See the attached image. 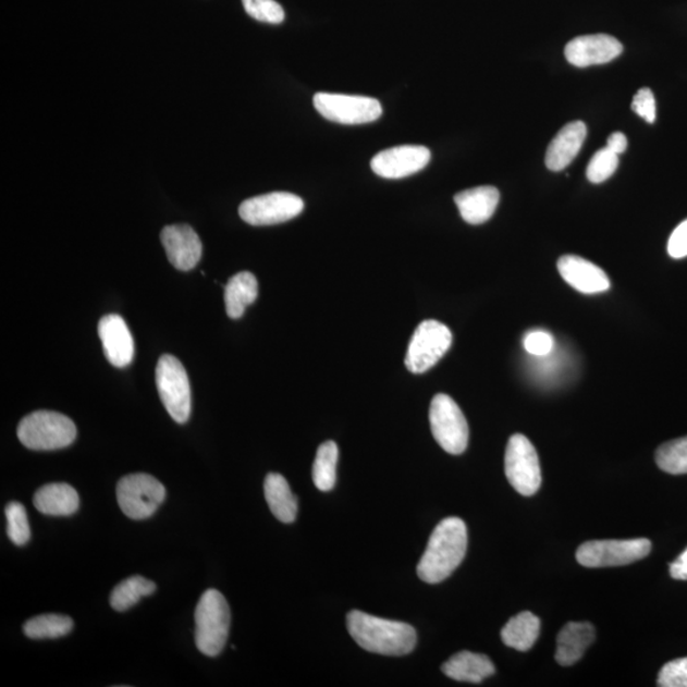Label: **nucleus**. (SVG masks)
I'll list each match as a JSON object with an SVG mask.
<instances>
[{
	"instance_id": "f257e3e1",
	"label": "nucleus",
	"mask_w": 687,
	"mask_h": 687,
	"mask_svg": "<svg viewBox=\"0 0 687 687\" xmlns=\"http://www.w3.org/2000/svg\"><path fill=\"white\" fill-rule=\"evenodd\" d=\"M467 550V527L462 518H445L434 528L418 564V576L430 585L441 584L463 563Z\"/></svg>"
},
{
	"instance_id": "f03ea898",
	"label": "nucleus",
	"mask_w": 687,
	"mask_h": 687,
	"mask_svg": "<svg viewBox=\"0 0 687 687\" xmlns=\"http://www.w3.org/2000/svg\"><path fill=\"white\" fill-rule=\"evenodd\" d=\"M346 626L357 643L367 652L402 657L417 647V631L412 625L387 621L354 610L346 616Z\"/></svg>"
},
{
	"instance_id": "7ed1b4c3",
	"label": "nucleus",
	"mask_w": 687,
	"mask_h": 687,
	"mask_svg": "<svg viewBox=\"0 0 687 687\" xmlns=\"http://www.w3.org/2000/svg\"><path fill=\"white\" fill-rule=\"evenodd\" d=\"M231 611L224 596L217 590L203 593L195 611V643L203 654H221L230 636Z\"/></svg>"
},
{
	"instance_id": "20e7f679",
	"label": "nucleus",
	"mask_w": 687,
	"mask_h": 687,
	"mask_svg": "<svg viewBox=\"0 0 687 687\" xmlns=\"http://www.w3.org/2000/svg\"><path fill=\"white\" fill-rule=\"evenodd\" d=\"M17 434L29 450L54 451L70 447L77 438V427L63 414L40 410L21 420Z\"/></svg>"
},
{
	"instance_id": "39448f33",
	"label": "nucleus",
	"mask_w": 687,
	"mask_h": 687,
	"mask_svg": "<svg viewBox=\"0 0 687 687\" xmlns=\"http://www.w3.org/2000/svg\"><path fill=\"white\" fill-rule=\"evenodd\" d=\"M156 383L165 410L179 425H185L192 414V389L183 364L164 354L157 364Z\"/></svg>"
},
{
	"instance_id": "423d86ee",
	"label": "nucleus",
	"mask_w": 687,
	"mask_h": 687,
	"mask_svg": "<svg viewBox=\"0 0 687 687\" xmlns=\"http://www.w3.org/2000/svg\"><path fill=\"white\" fill-rule=\"evenodd\" d=\"M430 429L434 440L451 455H462L469 444V426L455 400L438 394L430 403Z\"/></svg>"
},
{
	"instance_id": "0eeeda50",
	"label": "nucleus",
	"mask_w": 687,
	"mask_h": 687,
	"mask_svg": "<svg viewBox=\"0 0 687 687\" xmlns=\"http://www.w3.org/2000/svg\"><path fill=\"white\" fill-rule=\"evenodd\" d=\"M451 345L452 332L444 323L435 320L422 321L407 346L406 368L415 375L429 371L444 357Z\"/></svg>"
},
{
	"instance_id": "6e6552de",
	"label": "nucleus",
	"mask_w": 687,
	"mask_h": 687,
	"mask_svg": "<svg viewBox=\"0 0 687 687\" xmlns=\"http://www.w3.org/2000/svg\"><path fill=\"white\" fill-rule=\"evenodd\" d=\"M116 495L125 516L146 519L152 517L163 503L165 489L152 475L132 474L119 481Z\"/></svg>"
},
{
	"instance_id": "1a4fd4ad",
	"label": "nucleus",
	"mask_w": 687,
	"mask_h": 687,
	"mask_svg": "<svg viewBox=\"0 0 687 687\" xmlns=\"http://www.w3.org/2000/svg\"><path fill=\"white\" fill-rule=\"evenodd\" d=\"M651 550L648 539L588 541L577 550V561L586 568H608L636 563Z\"/></svg>"
},
{
	"instance_id": "9d476101",
	"label": "nucleus",
	"mask_w": 687,
	"mask_h": 687,
	"mask_svg": "<svg viewBox=\"0 0 687 687\" xmlns=\"http://www.w3.org/2000/svg\"><path fill=\"white\" fill-rule=\"evenodd\" d=\"M314 105L324 119L344 125L373 123L382 115L380 101L366 96L320 93L315 95Z\"/></svg>"
},
{
	"instance_id": "9b49d317",
	"label": "nucleus",
	"mask_w": 687,
	"mask_h": 687,
	"mask_svg": "<svg viewBox=\"0 0 687 687\" xmlns=\"http://www.w3.org/2000/svg\"><path fill=\"white\" fill-rule=\"evenodd\" d=\"M505 477L520 495L531 496L541 487L538 452L524 434L511 437L505 450Z\"/></svg>"
},
{
	"instance_id": "f8f14e48",
	"label": "nucleus",
	"mask_w": 687,
	"mask_h": 687,
	"mask_svg": "<svg viewBox=\"0 0 687 687\" xmlns=\"http://www.w3.org/2000/svg\"><path fill=\"white\" fill-rule=\"evenodd\" d=\"M305 203L291 193L255 196L241 204L238 213L252 225H274L291 221L304 211Z\"/></svg>"
},
{
	"instance_id": "ddd939ff",
	"label": "nucleus",
	"mask_w": 687,
	"mask_h": 687,
	"mask_svg": "<svg viewBox=\"0 0 687 687\" xmlns=\"http://www.w3.org/2000/svg\"><path fill=\"white\" fill-rule=\"evenodd\" d=\"M430 157V150L422 146L389 148L372 158L371 168L380 177L404 179L426 169Z\"/></svg>"
},
{
	"instance_id": "4468645a",
	"label": "nucleus",
	"mask_w": 687,
	"mask_h": 687,
	"mask_svg": "<svg viewBox=\"0 0 687 687\" xmlns=\"http://www.w3.org/2000/svg\"><path fill=\"white\" fill-rule=\"evenodd\" d=\"M622 52V42L613 36L603 34L576 37L564 50L566 60L579 68L613 62Z\"/></svg>"
},
{
	"instance_id": "2eb2a0df",
	"label": "nucleus",
	"mask_w": 687,
	"mask_h": 687,
	"mask_svg": "<svg viewBox=\"0 0 687 687\" xmlns=\"http://www.w3.org/2000/svg\"><path fill=\"white\" fill-rule=\"evenodd\" d=\"M161 241L169 261L181 271L193 270L201 259V241L191 225L164 226Z\"/></svg>"
},
{
	"instance_id": "dca6fc26",
	"label": "nucleus",
	"mask_w": 687,
	"mask_h": 687,
	"mask_svg": "<svg viewBox=\"0 0 687 687\" xmlns=\"http://www.w3.org/2000/svg\"><path fill=\"white\" fill-rule=\"evenodd\" d=\"M105 357L113 367L124 368L134 358V340L122 316L108 315L98 323Z\"/></svg>"
},
{
	"instance_id": "f3484780",
	"label": "nucleus",
	"mask_w": 687,
	"mask_h": 687,
	"mask_svg": "<svg viewBox=\"0 0 687 687\" xmlns=\"http://www.w3.org/2000/svg\"><path fill=\"white\" fill-rule=\"evenodd\" d=\"M557 270L564 281L580 293L596 294L610 290L611 283L605 271L579 256H563L557 261Z\"/></svg>"
},
{
	"instance_id": "a211bd4d",
	"label": "nucleus",
	"mask_w": 687,
	"mask_h": 687,
	"mask_svg": "<svg viewBox=\"0 0 687 687\" xmlns=\"http://www.w3.org/2000/svg\"><path fill=\"white\" fill-rule=\"evenodd\" d=\"M587 137V126L582 122L566 124L556 134L547 150L545 163L554 172L562 171L575 161Z\"/></svg>"
},
{
	"instance_id": "6ab92c4d",
	"label": "nucleus",
	"mask_w": 687,
	"mask_h": 687,
	"mask_svg": "<svg viewBox=\"0 0 687 687\" xmlns=\"http://www.w3.org/2000/svg\"><path fill=\"white\" fill-rule=\"evenodd\" d=\"M500 192L493 186H479L458 193L455 203L465 222L482 224L495 213L500 204Z\"/></svg>"
},
{
	"instance_id": "aec40b11",
	"label": "nucleus",
	"mask_w": 687,
	"mask_h": 687,
	"mask_svg": "<svg viewBox=\"0 0 687 687\" xmlns=\"http://www.w3.org/2000/svg\"><path fill=\"white\" fill-rule=\"evenodd\" d=\"M596 630L590 623H568L557 636L555 659L562 666H572L582 659L593 643Z\"/></svg>"
},
{
	"instance_id": "412c9836",
	"label": "nucleus",
	"mask_w": 687,
	"mask_h": 687,
	"mask_svg": "<svg viewBox=\"0 0 687 687\" xmlns=\"http://www.w3.org/2000/svg\"><path fill=\"white\" fill-rule=\"evenodd\" d=\"M443 674L456 682L480 684L495 674L489 657L469 651L452 655L442 666Z\"/></svg>"
},
{
	"instance_id": "4be33fe9",
	"label": "nucleus",
	"mask_w": 687,
	"mask_h": 687,
	"mask_svg": "<svg viewBox=\"0 0 687 687\" xmlns=\"http://www.w3.org/2000/svg\"><path fill=\"white\" fill-rule=\"evenodd\" d=\"M34 505L42 515L65 517L72 516L79 508V495L70 484L58 482L37 490Z\"/></svg>"
},
{
	"instance_id": "5701e85b",
	"label": "nucleus",
	"mask_w": 687,
	"mask_h": 687,
	"mask_svg": "<svg viewBox=\"0 0 687 687\" xmlns=\"http://www.w3.org/2000/svg\"><path fill=\"white\" fill-rule=\"evenodd\" d=\"M263 493L269 508L283 524H292L298 513L297 496L281 474L271 473L263 482Z\"/></svg>"
},
{
	"instance_id": "b1692460",
	"label": "nucleus",
	"mask_w": 687,
	"mask_h": 687,
	"mask_svg": "<svg viewBox=\"0 0 687 687\" xmlns=\"http://www.w3.org/2000/svg\"><path fill=\"white\" fill-rule=\"evenodd\" d=\"M259 296L258 279L250 271H241L233 275L224 289V304L226 315L231 319H240L245 309L253 305Z\"/></svg>"
},
{
	"instance_id": "393cba45",
	"label": "nucleus",
	"mask_w": 687,
	"mask_h": 687,
	"mask_svg": "<svg viewBox=\"0 0 687 687\" xmlns=\"http://www.w3.org/2000/svg\"><path fill=\"white\" fill-rule=\"evenodd\" d=\"M540 618L530 611L512 617L502 630L503 643L519 652L530 651L540 636Z\"/></svg>"
},
{
	"instance_id": "a878e982",
	"label": "nucleus",
	"mask_w": 687,
	"mask_h": 687,
	"mask_svg": "<svg viewBox=\"0 0 687 687\" xmlns=\"http://www.w3.org/2000/svg\"><path fill=\"white\" fill-rule=\"evenodd\" d=\"M156 590V584L145 577L134 576L127 578L113 588L110 596L111 608L123 613V611L137 605L140 599L154 594Z\"/></svg>"
},
{
	"instance_id": "bb28decb",
	"label": "nucleus",
	"mask_w": 687,
	"mask_h": 687,
	"mask_svg": "<svg viewBox=\"0 0 687 687\" xmlns=\"http://www.w3.org/2000/svg\"><path fill=\"white\" fill-rule=\"evenodd\" d=\"M338 458L339 449L335 442H324L317 450L312 478L316 488L321 492H329L335 487Z\"/></svg>"
},
{
	"instance_id": "cd10ccee",
	"label": "nucleus",
	"mask_w": 687,
	"mask_h": 687,
	"mask_svg": "<svg viewBox=\"0 0 687 687\" xmlns=\"http://www.w3.org/2000/svg\"><path fill=\"white\" fill-rule=\"evenodd\" d=\"M70 616L48 614L32 618L24 625L25 636L29 639H57L65 637L73 629Z\"/></svg>"
},
{
	"instance_id": "c85d7f7f",
	"label": "nucleus",
	"mask_w": 687,
	"mask_h": 687,
	"mask_svg": "<svg viewBox=\"0 0 687 687\" xmlns=\"http://www.w3.org/2000/svg\"><path fill=\"white\" fill-rule=\"evenodd\" d=\"M655 463L664 473L687 474V437L662 444L655 452Z\"/></svg>"
},
{
	"instance_id": "c756f323",
	"label": "nucleus",
	"mask_w": 687,
	"mask_h": 687,
	"mask_svg": "<svg viewBox=\"0 0 687 687\" xmlns=\"http://www.w3.org/2000/svg\"><path fill=\"white\" fill-rule=\"evenodd\" d=\"M7 517V533L9 538L17 547H24L32 538V530H29L27 513L19 502H11L5 507Z\"/></svg>"
},
{
	"instance_id": "7c9ffc66",
	"label": "nucleus",
	"mask_w": 687,
	"mask_h": 687,
	"mask_svg": "<svg viewBox=\"0 0 687 687\" xmlns=\"http://www.w3.org/2000/svg\"><path fill=\"white\" fill-rule=\"evenodd\" d=\"M618 165V156L605 147L596 152L587 168V179L593 184H601L614 175Z\"/></svg>"
},
{
	"instance_id": "2f4dec72",
	"label": "nucleus",
	"mask_w": 687,
	"mask_h": 687,
	"mask_svg": "<svg viewBox=\"0 0 687 687\" xmlns=\"http://www.w3.org/2000/svg\"><path fill=\"white\" fill-rule=\"evenodd\" d=\"M248 16L266 22V24L279 25L285 19L282 5L275 0H243Z\"/></svg>"
},
{
	"instance_id": "473e14b6",
	"label": "nucleus",
	"mask_w": 687,
	"mask_h": 687,
	"mask_svg": "<svg viewBox=\"0 0 687 687\" xmlns=\"http://www.w3.org/2000/svg\"><path fill=\"white\" fill-rule=\"evenodd\" d=\"M657 685L661 687H687V657L671 661L662 667Z\"/></svg>"
},
{
	"instance_id": "72a5a7b5",
	"label": "nucleus",
	"mask_w": 687,
	"mask_h": 687,
	"mask_svg": "<svg viewBox=\"0 0 687 687\" xmlns=\"http://www.w3.org/2000/svg\"><path fill=\"white\" fill-rule=\"evenodd\" d=\"M631 109L640 118H643L647 123L653 124L655 122L657 109L655 98L651 89L641 88L633 98Z\"/></svg>"
},
{
	"instance_id": "f704fd0d",
	"label": "nucleus",
	"mask_w": 687,
	"mask_h": 687,
	"mask_svg": "<svg viewBox=\"0 0 687 687\" xmlns=\"http://www.w3.org/2000/svg\"><path fill=\"white\" fill-rule=\"evenodd\" d=\"M525 349L536 357L547 356L554 348V339L547 331L528 332L524 340Z\"/></svg>"
},
{
	"instance_id": "c9c22d12",
	"label": "nucleus",
	"mask_w": 687,
	"mask_h": 687,
	"mask_svg": "<svg viewBox=\"0 0 687 687\" xmlns=\"http://www.w3.org/2000/svg\"><path fill=\"white\" fill-rule=\"evenodd\" d=\"M671 258L683 259L687 256V219L672 232L668 241Z\"/></svg>"
},
{
	"instance_id": "e433bc0d",
	"label": "nucleus",
	"mask_w": 687,
	"mask_h": 687,
	"mask_svg": "<svg viewBox=\"0 0 687 687\" xmlns=\"http://www.w3.org/2000/svg\"><path fill=\"white\" fill-rule=\"evenodd\" d=\"M670 575L677 580H687V549L670 565Z\"/></svg>"
},
{
	"instance_id": "4c0bfd02",
	"label": "nucleus",
	"mask_w": 687,
	"mask_h": 687,
	"mask_svg": "<svg viewBox=\"0 0 687 687\" xmlns=\"http://www.w3.org/2000/svg\"><path fill=\"white\" fill-rule=\"evenodd\" d=\"M606 147L611 150V152L621 156L625 152L626 148H628V139H626L625 134L621 132L613 133L608 139Z\"/></svg>"
}]
</instances>
